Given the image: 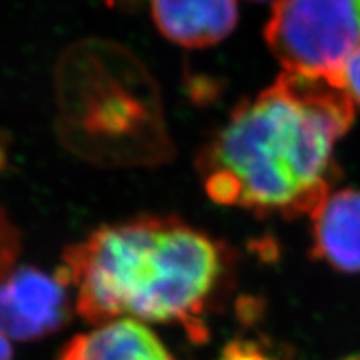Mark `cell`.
Instances as JSON below:
<instances>
[{
  "mask_svg": "<svg viewBox=\"0 0 360 360\" xmlns=\"http://www.w3.org/2000/svg\"><path fill=\"white\" fill-rule=\"evenodd\" d=\"M354 117L335 80L283 70L200 150L207 195L262 217L312 215L339 179L335 147Z\"/></svg>",
  "mask_w": 360,
  "mask_h": 360,
  "instance_id": "obj_1",
  "label": "cell"
},
{
  "mask_svg": "<svg viewBox=\"0 0 360 360\" xmlns=\"http://www.w3.org/2000/svg\"><path fill=\"white\" fill-rule=\"evenodd\" d=\"M229 267L227 247L205 232L174 215H142L67 247L57 272L94 327L117 319L179 323L204 342V317Z\"/></svg>",
  "mask_w": 360,
  "mask_h": 360,
  "instance_id": "obj_2",
  "label": "cell"
},
{
  "mask_svg": "<svg viewBox=\"0 0 360 360\" xmlns=\"http://www.w3.org/2000/svg\"><path fill=\"white\" fill-rule=\"evenodd\" d=\"M265 40L283 70L335 80L360 49V0H276Z\"/></svg>",
  "mask_w": 360,
  "mask_h": 360,
  "instance_id": "obj_3",
  "label": "cell"
},
{
  "mask_svg": "<svg viewBox=\"0 0 360 360\" xmlns=\"http://www.w3.org/2000/svg\"><path fill=\"white\" fill-rule=\"evenodd\" d=\"M60 274L15 267L0 282V332L13 340H34L60 330L75 307Z\"/></svg>",
  "mask_w": 360,
  "mask_h": 360,
  "instance_id": "obj_4",
  "label": "cell"
},
{
  "mask_svg": "<svg viewBox=\"0 0 360 360\" xmlns=\"http://www.w3.org/2000/svg\"><path fill=\"white\" fill-rule=\"evenodd\" d=\"M152 19L170 42L204 49L231 35L238 7L237 0H152Z\"/></svg>",
  "mask_w": 360,
  "mask_h": 360,
  "instance_id": "obj_5",
  "label": "cell"
},
{
  "mask_svg": "<svg viewBox=\"0 0 360 360\" xmlns=\"http://www.w3.org/2000/svg\"><path fill=\"white\" fill-rule=\"evenodd\" d=\"M312 219V255L340 272L360 274V191H332Z\"/></svg>",
  "mask_w": 360,
  "mask_h": 360,
  "instance_id": "obj_6",
  "label": "cell"
},
{
  "mask_svg": "<svg viewBox=\"0 0 360 360\" xmlns=\"http://www.w3.org/2000/svg\"><path fill=\"white\" fill-rule=\"evenodd\" d=\"M57 360H175L152 328L134 319L96 326L75 335Z\"/></svg>",
  "mask_w": 360,
  "mask_h": 360,
  "instance_id": "obj_7",
  "label": "cell"
},
{
  "mask_svg": "<svg viewBox=\"0 0 360 360\" xmlns=\"http://www.w3.org/2000/svg\"><path fill=\"white\" fill-rule=\"evenodd\" d=\"M22 247L20 231L0 207V282L15 269Z\"/></svg>",
  "mask_w": 360,
  "mask_h": 360,
  "instance_id": "obj_8",
  "label": "cell"
},
{
  "mask_svg": "<svg viewBox=\"0 0 360 360\" xmlns=\"http://www.w3.org/2000/svg\"><path fill=\"white\" fill-rule=\"evenodd\" d=\"M335 82L339 87L347 94V97L352 102L355 110H360V49H357L339 74H337Z\"/></svg>",
  "mask_w": 360,
  "mask_h": 360,
  "instance_id": "obj_9",
  "label": "cell"
},
{
  "mask_svg": "<svg viewBox=\"0 0 360 360\" xmlns=\"http://www.w3.org/2000/svg\"><path fill=\"white\" fill-rule=\"evenodd\" d=\"M220 360H270L247 342H232L224 349Z\"/></svg>",
  "mask_w": 360,
  "mask_h": 360,
  "instance_id": "obj_10",
  "label": "cell"
},
{
  "mask_svg": "<svg viewBox=\"0 0 360 360\" xmlns=\"http://www.w3.org/2000/svg\"><path fill=\"white\" fill-rule=\"evenodd\" d=\"M13 350L11 345V339H7L6 335L0 332V360H12Z\"/></svg>",
  "mask_w": 360,
  "mask_h": 360,
  "instance_id": "obj_11",
  "label": "cell"
},
{
  "mask_svg": "<svg viewBox=\"0 0 360 360\" xmlns=\"http://www.w3.org/2000/svg\"><path fill=\"white\" fill-rule=\"evenodd\" d=\"M259 2H264V0H259Z\"/></svg>",
  "mask_w": 360,
  "mask_h": 360,
  "instance_id": "obj_12",
  "label": "cell"
},
{
  "mask_svg": "<svg viewBox=\"0 0 360 360\" xmlns=\"http://www.w3.org/2000/svg\"><path fill=\"white\" fill-rule=\"evenodd\" d=\"M109 4H112V0H109Z\"/></svg>",
  "mask_w": 360,
  "mask_h": 360,
  "instance_id": "obj_13",
  "label": "cell"
}]
</instances>
